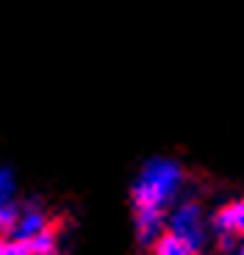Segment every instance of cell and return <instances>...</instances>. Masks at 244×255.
Returning a JSON list of instances; mask_svg holds the SVG:
<instances>
[{
	"label": "cell",
	"instance_id": "cell-6",
	"mask_svg": "<svg viewBox=\"0 0 244 255\" xmlns=\"http://www.w3.org/2000/svg\"><path fill=\"white\" fill-rule=\"evenodd\" d=\"M28 253H36V255H58V239H56V230L45 228L42 233H36L33 239H28Z\"/></svg>",
	"mask_w": 244,
	"mask_h": 255
},
{
	"label": "cell",
	"instance_id": "cell-1",
	"mask_svg": "<svg viewBox=\"0 0 244 255\" xmlns=\"http://www.w3.org/2000/svg\"><path fill=\"white\" fill-rule=\"evenodd\" d=\"M186 189V169L172 155H150L130 183L133 233L141 247H150L164 230L169 205Z\"/></svg>",
	"mask_w": 244,
	"mask_h": 255
},
{
	"label": "cell",
	"instance_id": "cell-3",
	"mask_svg": "<svg viewBox=\"0 0 244 255\" xmlns=\"http://www.w3.org/2000/svg\"><path fill=\"white\" fill-rule=\"evenodd\" d=\"M208 230L214 236H244V197L231 200L208 214Z\"/></svg>",
	"mask_w": 244,
	"mask_h": 255
},
{
	"label": "cell",
	"instance_id": "cell-11",
	"mask_svg": "<svg viewBox=\"0 0 244 255\" xmlns=\"http://www.w3.org/2000/svg\"><path fill=\"white\" fill-rule=\"evenodd\" d=\"M239 239H244V236H239Z\"/></svg>",
	"mask_w": 244,
	"mask_h": 255
},
{
	"label": "cell",
	"instance_id": "cell-9",
	"mask_svg": "<svg viewBox=\"0 0 244 255\" xmlns=\"http://www.w3.org/2000/svg\"><path fill=\"white\" fill-rule=\"evenodd\" d=\"M0 255H31L25 242H14L8 236H0Z\"/></svg>",
	"mask_w": 244,
	"mask_h": 255
},
{
	"label": "cell",
	"instance_id": "cell-7",
	"mask_svg": "<svg viewBox=\"0 0 244 255\" xmlns=\"http://www.w3.org/2000/svg\"><path fill=\"white\" fill-rule=\"evenodd\" d=\"M17 200V172L8 164H0V205Z\"/></svg>",
	"mask_w": 244,
	"mask_h": 255
},
{
	"label": "cell",
	"instance_id": "cell-2",
	"mask_svg": "<svg viewBox=\"0 0 244 255\" xmlns=\"http://www.w3.org/2000/svg\"><path fill=\"white\" fill-rule=\"evenodd\" d=\"M164 230H169L172 236L183 239L194 253L203 255L208 247V214L194 194H180L172 205H169L167 217H164Z\"/></svg>",
	"mask_w": 244,
	"mask_h": 255
},
{
	"label": "cell",
	"instance_id": "cell-8",
	"mask_svg": "<svg viewBox=\"0 0 244 255\" xmlns=\"http://www.w3.org/2000/svg\"><path fill=\"white\" fill-rule=\"evenodd\" d=\"M17 211H19L17 200L0 205V236H8V230H11L14 222H17Z\"/></svg>",
	"mask_w": 244,
	"mask_h": 255
},
{
	"label": "cell",
	"instance_id": "cell-4",
	"mask_svg": "<svg viewBox=\"0 0 244 255\" xmlns=\"http://www.w3.org/2000/svg\"><path fill=\"white\" fill-rule=\"evenodd\" d=\"M45 228H50V219H47V214L42 211V205H39L36 200H31V203L19 205L17 222L8 230V239H14V242H28V239H33L36 233H42Z\"/></svg>",
	"mask_w": 244,
	"mask_h": 255
},
{
	"label": "cell",
	"instance_id": "cell-5",
	"mask_svg": "<svg viewBox=\"0 0 244 255\" xmlns=\"http://www.w3.org/2000/svg\"><path fill=\"white\" fill-rule=\"evenodd\" d=\"M150 250H153V255H200V253H194L183 239L172 236L169 230H161V236L150 244Z\"/></svg>",
	"mask_w": 244,
	"mask_h": 255
},
{
	"label": "cell",
	"instance_id": "cell-10",
	"mask_svg": "<svg viewBox=\"0 0 244 255\" xmlns=\"http://www.w3.org/2000/svg\"><path fill=\"white\" fill-rule=\"evenodd\" d=\"M231 255H244V239H239V244L233 247V253Z\"/></svg>",
	"mask_w": 244,
	"mask_h": 255
},
{
	"label": "cell",
	"instance_id": "cell-12",
	"mask_svg": "<svg viewBox=\"0 0 244 255\" xmlns=\"http://www.w3.org/2000/svg\"><path fill=\"white\" fill-rule=\"evenodd\" d=\"M31 255H36V253H31Z\"/></svg>",
	"mask_w": 244,
	"mask_h": 255
}]
</instances>
